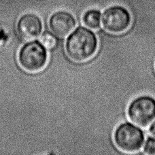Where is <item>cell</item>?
Segmentation results:
<instances>
[{
	"label": "cell",
	"instance_id": "cell-8",
	"mask_svg": "<svg viewBox=\"0 0 155 155\" xmlns=\"http://www.w3.org/2000/svg\"><path fill=\"white\" fill-rule=\"evenodd\" d=\"M82 23L86 27L97 30L100 28L101 23V13L97 9H89L82 15Z\"/></svg>",
	"mask_w": 155,
	"mask_h": 155
},
{
	"label": "cell",
	"instance_id": "cell-1",
	"mask_svg": "<svg viewBox=\"0 0 155 155\" xmlns=\"http://www.w3.org/2000/svg\"><path fill=\"white\" fill-rule=\"evenodd\" d=\"M98 40L93 31L84 27H78L65 41V49L70 59L74 62H84L96 53Z\"/></svg>",
	"mask_w": 155,
	"mask_h": 155
},
{
	"label": "cell",
	"instance_id": "cell-5",
	"mask_svg": "<svg viewBox=\"0 0 155 155\" xmlns=\"http://www.w3.org/2000/svg\"><path fill=\"white\" fill-rule=\"evenodd\" d=\"M131 16L129 10L121 5H112L104 10L101 15L103 27L111 34L125 31L131 25Z\"/></svg>",
	"mask_w": 155,
	"mask_h": 155
},
{
	"label": "cell",
	"instance_id": "cell-3",
	"mask_svg": "<svg viewBox=\"0 0 155 155\" xmlns=\"http://www.w3.org/2000/svg\"><path fill=\"white\" fill-rule=\"evenodd\" d=\"M145 136L143 131L130 123H123L116 127L114 141L120 150L127 153L139 151L142 148Z\"/></svg>",
	"mask_w": 155,
	"mask_h": 155
},
{
	"label": "cell",
	"instance_id": "cell-11",
	"mask_svg": "<svg viewBox=\"0 0 155 155\" xmlns=\"http://www.w3.org/2000/svg\"><path fill=\"white\" fill-rule=\"evenodd\" d=\"M149 132L154 137H155V121L150 125V129H149Z\"/></svg>",
	"mask_w": 155,
	"mask_h": 155
},
{
	"label": "cell",
	"instance_id": "cell-6",
	"mask_svg": "<svg viewBox=\"0 0 155 155\" xmlns=\"http://www.w3.org/2000/svg\"><path fill=\"white\" fill-rule=\"evenodd\" d=\"M16 29L23 41L36 40L43 31V22L38 14L32 12L24 13L18 18Z\"/></svg>",
	"mask_w": 155,
	"mask_h": 155
},
{
	"label": "cell",
	"instance_id": "cell-7",
	"mask_svg": "<svg viewBox=\"0 0 155 155\" xmlns=\"http://www.w3.org/2000/svg\"><path fill=\"white\" fill-rule=\"evenodd\" d=\"M76 25L74 16L67 10H57L48 18V27L57 38H63L70 35Z\"/></svg>",
	"mask_w": 155,
	"mask_h": 155
},
{
	"label": "cell",
	"instance_id": "cell-10",
	"mask_svg": "<svg viewBox=\"0 0 155 155\" xmlns=\"http://www.w3.org/2000/svg\"><path fill=\"white\" fill-rule=\"evenodd\" d=\"M143 153L146 154L155 155V138L148 137L143 145Z\"/></svg>",
	"mask_w": 155,
	"mask_h": 155
},
{
	"label": "cell",
	"instance_id": "cell-2",
	"mask_svg": "<svg viewBox=\"0 0 155 155\" xmlns=\"http://www.w3.org/2000/svg\"><path fill=\"white\" fill-rule=\"evenodd\" d=\"M48 59V51L37 40L23 44L18 50V60L21 68L29 72H38L45 68Z\"/></svg>",
	"mask_w": 155,
	"mask_h": 155
},
{
	"label": "cell",
	"instance_id": "cell-9",
	"mask_svg": "<svg viewBox=\"0 0 155 155\" xmlns=\"http://www.w3.org/2000/svg\"><path fill=\"white\" fill-rule=\"evenodd\" d=\"M57 37L51 31H45L41 35L40 41L47 49L53 48L57 44Z\"/></svg>",
	"mask_w": 155,
	"mask_h": 155
},
{
	"label": "cell",
	"instance_id": "cell-4",
	"mask_svg": "<svg viewBox=\"0 0 155 155\" xmlns=\"http://www.w3.org/2000/svg\"><path fill=\"white\" fill-rule=\"evenodd\" d=\"M127 116L132 123L147 127L155 119V99L147 95L135 98L129 105Z\"/></svg>",
	"mask_w": 155,
	"mask_h": 155
}]
</instances>
